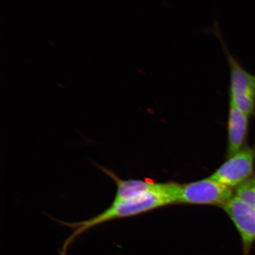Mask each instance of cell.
<instances>
[{
  "instance_id": "obj_1",
  "label": "cell",
  "mask_w": 255,
  "mask_h": 255,
  "mask_svg": "<svg viewBox=\"0 0 255 255\" xmlns=\"http://www.w3.org/2000/svg\"><path fill=\"white\" fill-rule=\"evenodd\" d=\"M180 184L162 183L159 189L142 194L133 198L114 199L111 206L97 216L87 221L65 222L53 219L60 224L71 228L72 234L66 239L60 250V255H66L69 247L80 236L98 225L113 220L130 218L160 207L177 203Z\"/></svg>"
},
{
  "instance_id": "obj_2",
  "label": "cell",
  "mask_w": 255,
  "mask_h": 255,
  "mask_svg": "<svg viewBox=\"0 0 255 255\" xmlns=\"http://www.w3.org/2000/svg\"><path fill=\"white\" fill-rule=\"evenodd\" d=\"M211 32L219 40L227 59L230 103L250 117L255 112V75L245 69L238 59L233 56L216 21Z\"/></svg>"
},
{
  "instance_id": "obj_3",
  "label": "cell",
  "mask_w": 255,
  "mask_h": 255,
  "mask_svg": "<svg viewBox=\"0 0 255 255\" xmlns=\"http://www.w3.org/2000/svg\"><path fill=\"white\" fill-rule=\"evenodd\" d=\"M234 196L232 188L210 177L181 185L177 203L222 207Z\"/></svg>"
},
{
  "instance_id": "obj_4",
  "label": "cell",
  "mask_w": 255,
  "mask_h": 255,
  "mask_svg": "<svg viewBox=\"0 0 255 255\" xmlns=\"http://www.w3.org/2000/svg\"><path fill=\"white\" fill-rule=\"evenodd\" d=\"M229 158L210 177L229 187H237L253 173L255 149L247 146Z\"/></svg>"
},
{
  "instance_id": "obj_5",
  "label": "cell",
  "mask_w": 255,
  "mask_h": 255,
  "mask_svg": "<svg viewBox=\"0 0 255 255\" xmlns=\"http://www.w3.org/2000/svg\"><path fill=\"white\" fill-rule=\"evenodd\" d=\"M242 239L243 255H248L255 241V209L234 196L222 207Z\"/></svg>"
},
{
  "instance_id": "obj_6",
  "label": "cell",
  "mask_w": 255,
  "mask_h": 255,
  "mask_svg": "<svg viewBox=\"0 0 255 255\" xmlns=\"http://www.w3.org/2000/svg\"><path fill=\"white\" fill-rule=\"evenodd\" d=\"M95 166L113 180L117 186V191L114 199L124 200L133 198L149 191L157 190L162 183H155L151 180L121 179L109 168L94 163Z\"/></svg>"
},
{
  "instance_id": "obj_7",
  "label": "cell",
  "mask_w": 255,
  "mask_h": 255,
  "mask_svg": "<svg viewBox=\"0 0 255 255\" xmlns=\"http://www.w3.org/2000/svg\"><path fill=\"white\" fill-rule=\"evenodd\" d=\"M248 117L230 103L228 120V158L242 149L247 134Z\"/></svg>"
},
{
  "instance_id": "obj_8",
  "label": "cell",
  "mask_w": 255,
  "mask_h": 255,
  "mask_svg": "<svg viewBox=\"0 0 255 255\" xmlns=\"http://www.w3.org/2000/svg\"><path fill=\"white\" fill-rule=\"evenodd\" d=\"M237 196L255 209V178H249L239 185L236 190Z\"/></svg>"
}]
</instances>
